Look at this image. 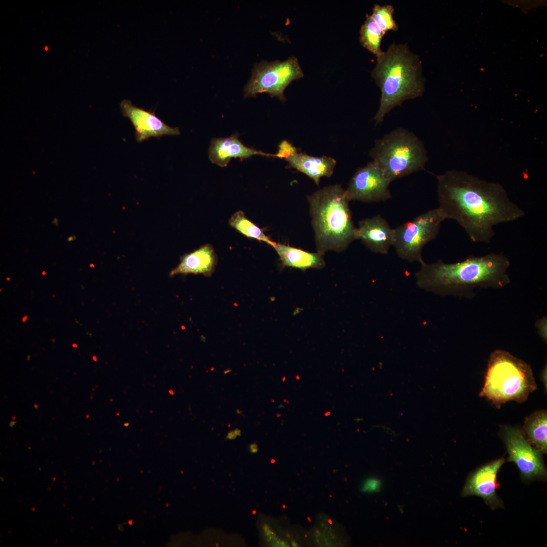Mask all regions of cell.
I'll use <instances>...</instances> for the list:
<instances>
[{
  "label": "cell",
  "mask_w": 547,
  "mask_h": 547,
  "mask_svg": "<svg viewBox=\"0 0 547 547\" xmlns=\"http://www.w3.org/2000/svg\"><path fill=\"white\" fill-rule=\"evenodd\" d=\"M439 208L455 220L474 243H489L495 225L516 221L524 211L499 182L465 171L450 170L436 176Z\"/></svg>",
  "instance_id": "obj_1"
},
{
  "label": "cell",
  "mask_w": 547,
  "mask_h": 547,
  "mask_svg": "<svg viewBox=\"0 0 547 547\" xmlns=\"http://www.w3.org/2000/svg\"><path fill=\"white\" fill-rule=\"evenodd\" d=\"M415 273L417 286L440 295L472 298L476 288H504L511 282L509 259L502 253L470 255L462 261L447 263L442 260L420 263Z\"/></svg>",
  "instance_id": "obj_2"
},
{
  "label": "cell",
  "mask_w": 547,
  "mask_h": 547,
  "mask_svg": "<svg viewBox=\"0 0 547 547\" xmlns=\"http://www.w3.org/2000/svg\"><path fill=\"white\" fill-rule=\"evenodd\" d=\"M377 61L371 74L381 90L379 107L374 117L378 125L395 107L421 96L424 85L419 56L411 53L406 44H392Z\"/></svg>",
  "instance_id": "obj_3"
},
{
  "label": "cell",
  "mask_w": 547,
  "mask_h": 547,
  "mask_svg": "<svg viewBox=\"0 0 547 547\" xmlns=\"http://www.w3.org/2000/svg\"><path fill=\"white\" fill-rule=\"evenodd\" d=\"M317 252L345 250L356 240L345 190L340 185L326 186L307 197Z\"/></svg>",
  "instance_id": "obj_4"
},
{
  "label": "cell",
  "mask_w": 547,
  "mask_h": 547,
  "mask_svg": "<svg viewBox=\"0 0 547 547\" xmlns=\"http://www.w3.org/2000/svg\"><path fill=\"white\" fill-rule=\"evenodd\" d=\"M536 388L529 365L507 351L497 349L490 356L480 396L500 407L509 401L525 402Z\"/></svg>",
  "instance_id": "obj_5"
},
{
  "label": "cell",
  "mask_w": 547,
  "mask_h": 547,
  "mask_svg": "<svg viewBox=\"0 0 547 547\" xmlns=\"http://www.w3.org/2000/svg\"><path fill=\"white\" fill-rule=\"evenodd\" d=\"M369 155L391 183L425 170L428 161L423 142L412 132L398 128L376 140Z\"/></svg>",
  "instance_id": "obj_6"
},
{
  "label": "cell",
  "mask_w": 547,
  "mask_h": 547,
  "mask_svg": "<svg viewBox=\"0 0 547 547\" xmlns=\"http://www.w3.org/2000/svg\"><path fill=\"white\" fill-rule=\"evenodd\" d=\"M446 219L443 212L437 207L394 228L393 247L398 256L410 262H422L423 247L435 239L441 223Z\"/></svg>",
  "instance_id": "obj_7"
},
{
  "label": "cell",
  "mask_w": 547,
  "mask_h": 547,
  "mask_svg": "<svg viewBox=\"0 0 547 547\" xmlns=\"http://www.w3.org/2000/svg\"><path fill=\"white\" fill-rule=\"evenodd\" d=\"M304 76L297 59L291 56L284 61H262L255 65L252 75L244 88L246 97L266 93L285 100L284 91L293 81Z\"/></svg>",
  "instance_id": "obj_8"
},
{
  "label": "cell",
  "mask_w": 547,
  "mask_h": 547,
  "mask_svg": "<svg viewBox=\"0 0 547 547\" xmlns=\"http://www.w3.org/2000/svg\"><path fill=\"white\" fill-rule=\"evenodd\" d=\"M509 461L514 462L525 479L545 477L546 471L542 454L527 441L522 431L504 426L501 431Z\"/></svg>",
  "instance_id": "obj_9"
},
{
  "label": "cell",
  "mask_w": 547,
  "mask_h": 547,
  "mask_svg": "<svg viewBox=\"0 0 547 547\" xmlns=\"http://www.w3.org/2000/svg\"><path fill=\"white\" fill-rule=\"evenodd\" d=\"M390 184L379 166L372 161L357 169L345 191L350 201L379 202L392 198Z\"/></svg>",
  "instance_id": "obj_10"
},
{
  "label": "cell",
  "mask_w": 547,
  "mask_h": 547,
  "mask_svg": "<svg viewBox=\"0 0 547 547\" xmlns=\"http://www.w3.org/2000/svg\"><path fill=\"white\" fill-rule=\"evenodd\" d=\"M120 108L123 115L128 118L132 124L135 131L136 139L139 142L150 137L159 138L165 135L180 134L178 127L167 125L154 111L137 107L130 100H123L120 103Z\"/></svg>",
  "instance_id": "obj_11"
},
{
  "label": "cell",
  "mask_w": 547,
  "mask_h": 547,
  "mask_svg": "<svg viewBox=\"0 0 547 547\" xmlns=\"http://www.w3.org/2000/svg\"><path fill=\"white\" fill-rule=\"evenodd\" d=\"M505 462L503 457L491 461L473 472L468 478L462 491L463 496L475 495L482 497L492 509L502 504L496 494L499 487L498 472Z\"/></svg>",
  "instance_id": "obj_12"
},
{
  "label": "cell",
  "mask_w": 547,
  "mask_h": 547,
  "mask_svg": "<svg viewBox=\"0 0 547 547\" xmlns=\"http://www.w3.org/2000/svg\"><path fill=\"white\" fill-rule=\"evenodd\" d=\"M356 240H360L371 251L385 255L393 246L394 229L385 219L377 215L359 221Z\"/></svg>",
  "instance_id": "obj_13"
},
{
  "label": "cell",
  "mask_w": 547,
  "mask_h": 547,
  "mask_svg": "<svg viewBox=\"0 0 547 547\" xmlns=\"http://www.w3.org/2000/svg\"><path fill=\"white\" fill-rule=\"evenodd\" d=\"M254 155L276 158V154L267 153L245 146L238 138L237 133L228 137L213 138L209 149L210 161L220 167H226L231 158H239L240 161Z\"/></svg>",
  "instance_id": "obj_14"
},
{
  "label": "cell",
  "mask_w": 547,
  "mask_h": 547,
  "mask_svg": "<svg viewBox=\"0 0 547 547\" xmlns=\"http://www.w3.org/2000/svg\"><path fill=\"white\" fill-rule=\"evenodd\" d=\"M285 160L288 163V167L305 174L317 185L322 177L331 176L336 164L331 157L309 155L298 152L296 148Z\"/></svg>",
  "instance_id": "obj_15"
},
{
  "label": "cell",
  "mask_w": 547,
  "mask_h": 547,
  "mask_svg": "<svg viewBox=\"0 0 547 547\" xmlns=\"http://www.w3.org/2000/svg\"><path fill=\"white\" fill-rule=\"evenodd\" d=\"M216 262L213 249L210 245H205L182 257L180 263L170 271V276L188 274L210 276L214 270Z\"/></svg>",
  "instance_id": "obj_16"
},
{
  "label": "cell",
  "mask_w": 547,
  "mask_h": 547,
  "mask_svg": "<svg viewBox=\"0 0 547 547\" xmlns=\"http://www.w3.org/2000/svg\"><path fill=\"white\" fill-rule=\"evenodd\" d=\"M277 252L284 266L305 270L308 268H321L325 262L323 255L276 243L272 246Z\"/></svg>",
  "instance_id": "obj_17"
},
{
  "label": "cell",
  "mask_w": 547,
  "mask_h": 547,
  "mask_svg": "<svg viewBox=\"0 0 547 547\" xmlns=\"http://www.w3.org/2000/svg\"><path fill=\"white\" fill-rule=\"evenodd\" d=\"M527 441L542 453L547 451V413L540 410L526 417L521 430Z\"/></svg>",
  "instance_id": "obj_18"
},
{
  "label": "cell",
  "mask_w": 547,
  "mask_h": 547,
  "mask_svg": "<svg viewBox=\"0 0 547 547\" xmlns=\"http://www.w3.org/2000/svg\"><path fill=\"white\" fill-rule=\"evenodd\" d=\"M384 34L371 15L367 14L366 19L361 27L360 41L362 45L377 58L383 53L381 50L380 44Z\"/></svg>",
  "instance_id": "obj_19"
},
{
  "label": "cell",
  "mask_w": 547,
  "mask_h": 547,
  "mask_svg": "<svg viewBox=\"0 0 547 547\" xmlns=\"http://www.w3.org/2000/svg\"><path fill=\"white\" fill-rule=\"evenodd\" d=\"M229 225L246 237L264 242L271 247L276 242L272 241L258 226L249 220L244 212L239 210L230 218Z\"/></svg>",
  "instance_id": "obj_20"
},
{
  "label": "cell",
  "mask_w": 547,
  "mask_h": 547,
  "mask_svg": "<svg viewBox=\"0 0 547 547\" xmlns=\"http://www.w3.org/2000/svg\"><path fill=\"white\" fill-rule=\"evenodd\" d=\"M394 8L392 5H374L371 17L379 27L385 34L387 31H397L398 25L393 18Z\"/></svg>",
  "instance_id": "obj_21"
},
{
  "label": "cell",
  "mask_w": 547,
  "mask_h": 547,
  "mask_svg": "<svg viewBox=\"0 0 547 547\" xmlns=\"http://www.w3.org/2000/svg\"><path fill=\"white\" fill-rule=\"evenodd\" d=\"M381 487V481L378 479L371 478L366 480L362 486V491L364 492H375L378 491Z\"/></svg>",
  "instance_id": "obj_22"
},
{
  "label": "cell",
  "mask_w": 547,
  "mask_h": 547,
  "mask_svg": "<svg viewBox=\"0 0 547 547\" xmlns=\"http://www.w3.org/2000/svg\"><path fill=\"white\" fill-rule=\"evenodd\" d=\"M546 317H543L536 321L535 326L537 329L538 333L540 337L544 341H546Z\"/></svg>",
  "instance_id": "obj_23"
},
{
  "label": "cell",
  "mask_w": 547,
  "mask_h": 547,
  "mask_svg": "<svg viewBox=\"0 0 547 547\" xmlns=\"http://www.w3.org/2000/svg\"><path fill=\"white\" fill-rule=\"evenodd\" d=\"M249 449L250 453H256L258 451V445L255 443L250 444L249 446Z\"/></svg>",
  "instance_id": "obj_24"
},
{
  "label": "cell",
  "mask_w": 547,
  "mask_h": 547,
  "mask_svg": "<svg viewBox=\"0 0 547 547\" xmlns=\"http://www.w3.org/2000/svg\"><path fill=\"white\" fill-rule=\"evenodd\" d=\"M238 436L235 434L233 430L229 431L226 435V438L227 440H232L236 439Z\"/></svg>",
  "instance_id": "obj_25"
},
{
  "label": "cell",
  "mask_w": 547,
  "mask_h": 547,
  "mask_svg": "<svg viewBox=\"0 0 547 547\" xmlns=\"http://www.w3.org/2000/svg\"><path fill=\"white\" fill-rule=\"evenodd\" d=\"M541 379L544 386L546 387V366L544 367L541 373Z\"/></svg>",
  "instance_id": "obj_26"
},
{
  "label": "cell",
  "mask_w": 547,
  "mask_h": 547,
  "mask_svg": "<svg viewBox=\"0 0 547 547\" xmlns=\"http://www.w3.org/2000/svg\"><path fill=\"white\" fill-rule=\"evenodd\" d=\"M233 431L238 437H240L241 436V430L240 429L236 428L233 429Z\"/></svg>",
  "instance_id": "obj_27"
},
{
  "label": "cell",
  "mask_w": 547,
  "mask_h": 547,
  "mask_svg": "<svg viewBox=\"0 0 547 547\" xmlns=\"http://www.w3.org/2000/svg\"><path fill=\"white\" fill-rule=\"evenodd\" d=\"M75 238H76V237H75V236H71V237H69V238H68V239H67V241H68V242H71V241H73V240H75Z\"/></svg>",
  "instance_id": "obj_28"
},
{
  "label": "cell",
  "mask_w": 547,
  "mask_h": 547,
  "mask_svg": "<svg viewBox=\"0 0 547 547\" xmlns=\"http://www.w3.org/2000/svg\"><path fill=\"white\" fill-rule=\"evenodd\" d=\"M16 422H16V421H11V422H10V423H9V425H10V426H11L12 427H13L14 426V425H15V424L16 423Z\"/></svg>",
  "instance_id": "obj_29"
},
{
  "label": "cell",
  "mask_w": 547,
  "mask_h": 547,
  "mask_svg": "<svg viewBox=\"0 0 547 547\" xmlns=\"http://www.w3.org/2000/svg\"><path fill=\"white\" fill-rule=\"evenodd\" d=\"M27 318H28V316H27V315H26V316H24V317H23L22 318V322H25L26 321V320L27 319Z\"/></svg>",
  "instance_id": "obj_30"
},
{
  "label": "cell",
  "mask_w": 547,
  "mask_h": 547,
  "mask_svg": "<svg viewBox=\"0 0 547 547\" xmlns=\"http://www.w3.org/2000/svg\"><path fill=\"white\" fill-rule=\"evenodd\" d=\"M291 543H292V545L293 546H298L296 542L294 540L292 541Z\"/></svg>",
  "instance_id": "obj_31"
},
{
  "label": "cell",
  "mask_w": 547,
  "mask_h": 547,
  "mask_svg": "<svg viewBox=\"0 0 547 547\" xmlns=\"http://www.w3.org/2000/svg\"><path fill=\"white\" fill-rule=\"evenodd\" d=\"M72 347H75V348L77 347V345L76 343H73L72 344Z\"/></svg>",
  "instance_id": "obj_32"
},
{
  "label": "cell",
  "mask_w": 547,
  "mask_h": 547,
  "mask_svg": "<svg viewBox=\"0 0 547 547\" xmlns=\"http://www.w3.org/2000/svg\"><path fill=\"white\" fill-rule=\"evenodd\" d=\"M34 407L36 409H37L38 408V405L35 404L34 405Z\"/></svg>",
  "instance_id": "obj_33"
},
{
  "label": "cell",
  "mask_w": 547,
  "mask_h": 547,
  "mask_svg": "<svg viewBox=\"0 0 547 547\" xmlns=\"http://www.w3.org/2000/svg\"><path fill=\"white\" fill-rule=\"evenodd\" d=\"M230 371H231V370H226L225 372H224V374H227L228 372H229Z\"/></svg>",
  "instance_id": "obj_34"
},
{
  "label": "cell",
  "mask_w": 547,
  "mask_h": 547,
  "mask_svg": "<svg viewBox=\"0 0 547 547\" xmlns=\"http://www.w3.org/2000/svg\"><path fill=\"white\" fill-rule=\"evenodd\" d=\"M46 271H43L42 272V275H46Z\"/></svg>",
  "instance_id": "obj_35"
},
{
  "label": "cell",
  "mask_w": 547,
  "mask_h": 547,
  "mask_svg": "<svg viewBox=\"0 0 547 547\" xmlns=\"http://www.w3.org/2000/svg\"><path fill=\"white\" fill-rule=\"evenodd\" d=\"M6 280H7L8 281H10V280H11V279H10V278H9V277H7V278H6Z\"/></svg>",
  "instance_id": "obj_36"
},
{
  "label": "cell",
  "mask_w": 547,
  "mask_h": 547,
  "mask_svg": "<svg viewBox=\"0 0 547 547\" xmlns=\"http://www.w3.org/2000/svg\"><path fill=\"white\" fill-rule=\"evenodd\" d=\"M12 420H15V419H16V417H15V416H13V417H12Z\"/></svg>",
  "instance_id": "obj_37"
},
{
  "label": "cell",
  "mask_w": 547,
  "mask_h": 547,
  "mask_svg": "<svg viewBox=\"0 0 547 547\" xmlns=\"http://www.w3.org/2000/svg\"><path fill=\"white\" fill-rule=\"evenodd\" d=\"M1 481H4V478H3V477H1Z\"/></svg>",
  "instance_id": "obj_38"
},
{
  "label": "cell",
  "mask_w": 547,
  "mask_h": 547,
  "mask_svg": "<svg viewBox=\"0 0 547 547\" xmlns=\"http://www.w3.org/2000/svg\"><path fill=\"white\" fill-rule=\"evenodd\" d=\"M88 417H89V415H86V418H88Z\"/></svg>",
  "instance_id": "obj_39"
}]
</instances>
